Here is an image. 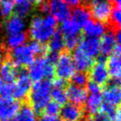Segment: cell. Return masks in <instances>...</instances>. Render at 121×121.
Listing matches in <instances>:
<instances>
[{
  "label": "cell",
  "mask_w": 121,
  "mask_h": 121,
  "mask_svg": "<svg viewBox=\"0 0 121 121\" xmlns=\"http://www.w3.org/2000/svg\"><path fill=\"white\" fill-rule=\"evenodd\" d=\"M57 27V20L52 15L35 16L29 25V35L35 42L44 43L52 37Z\"/></svg>",
  "instance_id": "1"
},
{
  "label": "cell",
  "mask_w": 121,
  "mask_h": 121,
  "mask_svg": "<svg viewBox=\"0 0 121 121\" xmlns=\"http://www.w3.org/2000/svg\"><path fill=\"white\" fill-rule=\"evenodd\" d=\"M52 86V82H51L49 80L37 81L32 86L29 92V100L31 106L35 112L41 113L43 111L47 104L51 101Z\"/></svg>",
  "instance_id": "2"
},
{
  "label": "cell",
  "mask_w": 121,
  "mask_h": 121,
  "mask_svg": "<svg viewBox=\"0 0 121 121\" xmlns=\"http://www.w3.org/2000/svg\"><path fill=\"white\" fill-rule=\"evenodd\" d=\"M28 76L32 81L52 79L55 76V64L47 57H39L29 66Z\"/></svg>",
  "instance_id": "3"
},
{
  "label": "cell",
  "mask_w": 121,
  "mask_h": 121,
  "mask_svg": "<svg viewBox=\"0 0 121 121\" xmlns=\"http://www.w3.org/2000/svg\"><path fill=\"white\" fill-rule=\"evenodd\" d=\"M35 56V52L31 42L14 48L9 54V57L12 60L10 62L16 67L29 66L34 61Z\"/></svg>",
  "instance_id": "4"
},
{
  "label": "cell",
  "mask_w": 121,
  "mask_h": 121,
  "mask_svg": "<svg viewBox=\"0 0 121 121\" xmlns=\"http://www.w3.org/2000/svg\"><path fill=\"white\" fill-rule=\"evenodd\" d=\"M55 64V74L59 79L66 81L71 79L76 73V69L73 62V59L67 52H63L58 55Z\"/></svg>",
  "instance_id": "5"
},
{
  "label": "cell",
  "mask_w": 121,
  "mask_h": 121,
  "mask_svg": "<svg viewBox=\"0 0 121 121\" xmlns=\"http://www.w3.org/2000/svg\"><path fill=\"white\" fill-rule=\"evenodd\" d=\"M113 10V5L108 0H91L90 3V13L95 21L105 22L109 20Z\"/></svg>",
  "instance_id": "6"
},
{
  "label": "cell",
  "mask_w": 121,
  "mask_h": 121,
  "mask_svg": "<svg viewBox=\"0 0 121 121\" xmlns=\"http://www.w3.org/2000/svg\"><path fill=\"white\" fill-rule=\"evenodd\" d=\"M32 88V80L23 69L18 70L17 81L14 83L13 97L16 99H23L29 94Z\"/></svg>",
  "instance_id": "7"
},
{
  "label": "cell",
  "mask_w": 121,
  "mask_h": 121,
  "mask_svg": "<svg viewBox=\"0 0 121 121\" xmlns=\"http://www.w3.org/2000/svg\"><path fill=\"white\" fill-rule=\"evenodd\" d=\"M90 76L91 81L97 84L98 86H102L106 85L109 81V76L106 67L105 57L100 56L97 62L95 65H92L90 71Z\"/></svg>",
  "instance_id": "8"
},
{
  "label": "cell",
  "mask_w": 121,
  "mask_h": 121,
  "mask_svg": "<svg viewBox=\"0 0 121 121\" xmlns=\"http://www.w3.org/2000/svg\"><path fill=\"white\" fill-rule=\"evenodd\" d=\"M20 107V103L17 99L0 96V119L3 121L12 119L17 115Z\"/></svg>",
  "instance_id": "9"
},
{
  "label": "cell",
  "mask_w": 121,
  "mask_h": 121,
  "mask_svg": "<svg viewBox=\"0 0 121 121\" xmlns=\"http://www.w3.org/2000/svg\"><path fill=\"white\" fill-rule=\"evenodd\" d=\"M47 5V13H50L56 20L63 22L71 16L69 6L63 0H49Z\"/></svg>",
  "instance_id": "10"
},
{
  "label": "cell",
  "mask_w": 121,
  "mask_h": 121,
  "mask_svg": "<svg viewBox=\"0 0 121 121\" xmlns=\"http://www.w3.org/2000/svg\"><path fill=\"white\" fill-rule=\"evenodd\" d=\"M102 98L103 100H104V103L106 104L115 106V107L119 106L121 98L119 82L112 81L109 86L106 87V89L104 91L102 94Z\"/></svg>",
  "instance_id": "11"
},
{
  "label": "cell",
  "mask_w": 121,
  "mask_h": 121,
  "mask_svg": "<svg viewBox=\"0 0 121 121\" xmlns=\"http://www.w3.org/2000/svg\"><path fill=\"white\" fill-rule=\"evenodd\" d=\"M59 114L62 121H81L84 115L82 109L71 103L65 104Z\"/></svg>",
  "instance_id": "12"
},
{
  "label": "cell",
  "mask_w": 121,
  "mask_h": 121,
  "mask_svg": "<svg viewBox=\"0 0 121 121\" xmlns=\"http://www.w3.org/2000/svg\"><path fill=\"white\" fill-rule=\"evenodd\" d=\"M77 47L90 58L94 59L99 55V40L95 37H86L80 41Z\"/></svg>",
  "instance_id": "13"
},
{
  "label": "cell",
  "mask_w": 121,
  "mask_h": 121,
  "mask_svg": "<svg viewBox=\"0 0 121 121\" xmlns=\"http://www.w3.org/2000/svg\"><path fill=\"white\" fill-rule=\"evenodd\" d=\"M66 93L67 99L71 101V104L79 106L84 104L87 98V91L85 88L75 85H71L68 86Z\"/></svg>",
  "instance_id": "14"
},
{
  "label": "cell",
  "mask_w": 121,
  "mask_h": 121,
  "mask_svg": "<svg viewBox=\"0 0 121 121\" xmlns=\"http://www.w3.org/2000/svg\"><path fill=\"white\" fill-rule=\"evenodd\" d=\"M106 67L109 72V76L112 78V81L119 82L121 76L120 55L112 53V55H110V56L107 59Z\"/></svg>",
  "instance_id": "15"
},
{
  "label": "cell",
  "mask_w": 121,
  "mask_h": 121,
  "mask_svg": "<svg viewBox=\"0 0 121 121\" xmlns=\"http://www.w3.org/2000/svg\"><path fill=\"white\" fill-rule=\"evenodd\" d=\"M72 59L76 69H77L79 71L86 72V71L91 69L93 65V59L87 56L78 47L75 50Z\"/></svg>",
  "instance_id": "16"
},
{
  "label": "cell",
  "mask_w": 121,
  "mask_h": 121,
  "mask_svg": "<svg viewBox=\"0 0 121 121\" xmlns=\"http://www.w3.org/2000/svg\"><path fill=\"white\" fill-rule=\"evenodd\" d=\"M83 30L87 37L98 38L103 36L106 32V27L103 22L98 21L89 20L83 26Z\"/></svg>",
  "instance_id": "17"
},
{
  "label": "cell",
  "mask_w": 121,
  "mask_h": 121,
  "mask_svg": "<svg viewBox=\"0 0 121 121\" xmlns=\"http://www.w3.org/2000/svg\"><path fill=\"white\" fill-rule=\"evenodd\" d=\"M103 36V38L101 39V41H99V52L101 56L105 57L106 56L112 53L118 43L114 32H109Z\"/></svg>",
  "instance_id": "18"
},
{
  "label": "cell",
  "mask_w": 121,
  "mask_h": 121,
  "mask_svg": "<svg viewBox=\"0 0 121 121\" xmlns=\"http://www.w3.org/2000/svg\"><path fill=\"white\" fill-rule=\"evenodd\" d=\"M26 28L25 21L22 17L14 15L9 17L5 23V31L9 35L24 32Z\"/></svg>",
  "instance_id": "19"
},
{
  "label": "cell",
  "mask_w": 121,
  "mask_h": 121,
  "mask_svg": "<svg viewBox=\"0 0 121 121\" xmlns=\"http://www.w3.org/2000/svg\"><path fill=\"white\" fill-rule=\"evenodd\" d=\"M18 70L10 61H6L0 66V77L5 83H14Z\"/></svg>",
  "instance_id": "20"
},
{
  "label": "cell",
  "mask_w": 121,
  "mask_h": 121,
  "mask_svg": "<svg viewBox=\"0 0 121 121\" xmlns=\"http://www.w3.org/2000/svg\"><path fill=\"white\" fill-rule=\"evenodd\" d=\"M85 103H86V111L88 114L93 115L99 112L100 109L101 104H103L102 95L100 93L90 94V95L86 98Z\"/></svg>",
  "instance_id": "21"
},
{
  "label": "cell",
  "mask_w": 121,
  "mask_h": 121,
  "mask_svg": "<svg viewBox=\"0 0 121 121\" xmlns=\"http://www.w3.org/2000/svg\"><path fill=\"white\" fill-rule=\"evenodd\" d=\"M81 29V27L76 22L72 19H66L62 22L60 27V32L62 33L64 37H74V36H80Z\"/></svg>",
  "instance_id": "22"
},
{
  "label": "cell",
  "mask_w": 121,
  "mask_h": 121,
  "mask_svg": "<svg viewBox=\"0 0 121 121\" xmlns=\"http://www.w3.org/2000/svg\"><path fill=\"white\" fill-rule=\"evenodd\" d=\"M15 121H37L36 112L28 104H24L19 109Z\"/></svg>",
  "instance_id": "23"
},
{
  "label": "cell",
  "mask_w": 121,
  "mask_h": 121,
  "mask_svg": "<svg viewBox=\"0 0 121 121\" xmlns=\"http://www.w3.org/2000/svg\"><path fill=\"white\" fill-rule=\"evenodd\" d=\"M65 47L64 36L60 32H55L49 40L48 49L52 53H58Z\"/></svg>",
  "instance_id": "24"
},
{
  "label": "cell",
  "mask_w": 121,
  "mask_h": 121,
  "mask_svg": "<svg viewBox=\"0 0 121 121\" xmlns=\"http://www.w3.org/2000/svg\"><path fill=\"white\" fill-rule=\"evenodd\" d=\"M72 20L76 22L81 27L86 22L91 20V13L86 7H76L72 12Z\"/></svg>",
  "instance_id": "25"
},
{
  "label": "cell",
  "mask_w": 121,
  "mask_h": 121,
  "mask_svg": "<svg viewBox=\"0 0 121 121\" xmlns=\"http://www.w3.org/2000/svg\"><path fill=\"white\" fill-rule=\"evenodd\" d=\"M27 40V35L26 32H19V33L12 34V35H9L6 41V45L8 47L11 49L17 48V47H20V46L24 45Z\"/></svg>",
  "instance_id": "26"
},
{
  "label": "cell",
  "mask_w": 121,
  "mask_h": 121,
  "mask_svg": "<svg viewBox=\"0 0 121 121\" xmlns=\"http://www.w3.org/2000/svg\"><path fill=\"white\" fill-rule=\"evenodd\" d=\"M16 15L23 18L32 10V4L29 0H14Z\"/></svg>",
  "instance_id": "27"
},
{
  "label": "cell",
  "mask_w": 121,
  "mask_h": 121,
  "mask_svg": "<svg viewBox=\"0 0 121 121\" xmlns=\"http://www.w3.org/2000/svg\"><path fill=\"white\" fill-rule=\"evenodd\" d=\"M51 99H53L54 102L58 104L59 105H64L65 104H66L67 96L64 88L54 87L51 92Z\"/></svg>",
  "instance_id": "28"
},
{
  "label": "cell",
  "mask_w": 121,
  "mask_h": 121,
  "mask_svg": "<svg viewBox=\"0 0 121 121\" xmlns=\"http://www.w3.org/2000/svg\"><path fill=\"white\" fill-rule=\"evenodd\" d=\"M14 9V0H0V15L9 17Z\"/></svg>",
  "instance_id": "29"
},
{
  "label": "cell",
  "mask_w": 121,
  "mask_h": 121,
  "mask_svg": "<svg viewBox=\"0 0 121 121\" xmlns=\"http://www.w3.org/2000/svg\"><path fill=\"white\" fill-rule=\"evenodd\" d=\"M71 79L73 85L81 86V87H83L84 86L87 85L88 82H89L88 75L86 72H83V71H79V72L75 73Z\"/></svg>",
  "instance_id": "30"
},
{
  "label": "cell",
  "mask_w": 121,
  "mask_h": 121,
  "mask_svg": "<svg viewBox=\"0 0 121 121\" xmlns=\"http://www.w3.org/2000/svg\"><path fill=\"white\" fill-rule=\"evenodd\" d=\"M120 7L115 6L114 8H113L112 13H111L110 17H109V21L112 24L113 28H115L116 30H119V27H120Z\"/></svg>",
  "instance_id": "31"
},
{
  "label": "cell",
  "mask_w": 121,
  "mask_h": 121,
  "mask_svg": "<svg viewBox=\"0 0 121 121\" xmlns=\"http://www.w3.org/2000/svg\"><path fill=\"white\" fill-rule=\"evenodd\" d=\"M47 115L50 116H57V114L60 113V105L56 104L54 101H50L48 104H47L46 108L44 109Z\"/></svg>",
  "instance_id": "32"
},
{
  "label": "cell",
  "mask_w": 121,
  "mask_h": 121,
  "mask_svg": "<svg viewBox=\"0 0 121 121\" xmlns=\"http://www.w3.org/2000/svg\"><path fill=\"white\" fill-rule=\"evenodd\" d=\"M14 83H4L0 86V96L1 97H12L13 92Z\"/></svg>",
  "instance_id": "33"
},
{
  "label": "cell",
  "mask_w": 121,
  "mask_h": 121,
  "mask_svg": "<svg viewBox=\"0 0 121 121\" xmlns=\"http://www.w3.org/2000/svg\"><path fill=\"white\" fill-rule=\"evenodd\" d=\"M65 41V47L68 50H72V49L76 48L79 44L80 41H81V37L80 36H74V37H64Z\"/></svg>",
  "instance_id": "34"
},
{
  "label": "cell",
  "mask_w": 121,
  "mask_h": 121,
  "mask_svg": "<svg viewBox=\"0 0 121 121\" xmlns=\"http://www.w3.org/2000/svg\"><path fill=\"white\" fill-rule=\"evenodd\" d=\"M87 91L90 94H97V93H100L101 91V87L99 86H98L97 84L92 82H88L87 84Z\"/></svg>",
  "instance_id": "35"
},
{
  "label": "cell",
  "mask_w": 121,
  "mask_h": 121,
  "mask_svg": "<svg viewBox=\"0 0 121 121\" xmlns=\"http://www.w3.org/2000/svg\"><path fill=\"white\" fill-rule=\"evenodd\" d=\"M91 119H92V121H109V118L107 117V115L100 111L93 114V117L91 118Z\"/></svg>",
  "instance_id": "36"
},
{
  "label": "cell",
  "mask_w": 121,
  "mask_h": 121,
  "mask_svg": "<svg viewBox=\"0 0 121 121\" xmlns=\"http://www.w3.org/2000/svg\"><path fill=\"white\" fill-rule=\"evenodd\" d=\"M68 6L71 7H78L84 0H63Z\"/></svg>",
  "instance_id": "37"
},
{
  "label": "cell",
  "mask_w": 121,
  "mask_h": 121,
  "mask_svg": "<svg viewBox=\"0 0 121 121\" xmlns=\"http://www.w3.org/2000/svg\"><path fill=\"white\" fill-rule=\"evenodd\" d=\"M66 81L61 79H56L53 83H52V86H54V87L56 88H64L66 86Z\"/></svg>",
  "instance_id": "38"
},
{
  "label": "cell",
  "mask_w": 121,
  "mask_h": 121,
  "mask_svg": "<svg viewBox=\"0 0 121 121\" xmlns=\"http://www.w3.org/2000/svg\"><path fill=\"white\" fill-rule=\"evenodd\" d=\"M39 121H60V119L56 117V116H50V115H43L40 119Z\"/></svg>",
  "instance_id": "39"
},
{
  "label": "cell",
  "mask_w": 121,
  "mask_h": 121,
  "mask_svg": "<svg viewBox=\"0 0 121 121\" xmlns=\"http://www.w3.org/2000/svg\"><path fill=\"white\" fill-rule=\"evenodd\" d=\"M31 2V4H37V5H41L44 3L45 0H29Z\"/></svg>",
  "instance_id": "40"
},
{
  "label": "cell",
  "mask_w": 121,
  "mask_h": 121,
  "mask_svg": "<svg viewBox=\"0 0 121 121\" xmlns=\"http://www.w3.org/2000/svg\"><path fill=\"white\" fill-rule=\"evenodd\" d=\"M114 2L115 3V4H116V6H117V7H120L121 0H114Z\"/></svg>",
  "instance_id": "41"
},
{
  "label": "cell",
  "mask_w": 121,
  "mask_h": 121,
  "mask_svg": "<svg viewBox=\"0 0 121 121\" xmlns=\"http://www.w3.org/2000/svg\"><path fill=\"white\" fill-rule=\"evenodd\" d=\"M3 60H4V54H3L2 52H0V64L3 61Z\"/></svg>",
  "instance_id": "42"
},
{
  "label": "cell",
  "mask_w": 121,
  "mask_h": 121,
  "mask_svg": "<svg viewBox=\"0 0 121 121\" xmlns=\"http://www.w3.org/2000/svg\"><path fill=\"white\" fill-rule=\"evenodd\" d=\"M81 121H92V119H88V118H86V119H81Z\"/></svg>",
  "instance_id": "43"
},
{
  "label": "cell",
  "mask_w": 121,
  "mask_h": 121,
  "mask_svg": "<svg viewBox=\"0 0 121 121\" xmlns=\"http://www.w3.org/2000/svg\"><path fill=\"white\" fill-rule=\"evenodd\" d=\"M2 84H3V81H2V79H1V77H0V86H2Z\"/></svg>",
  "instance_id": "44"
},
{
  "label": "cell",
  "mask_w": 121,
  "mask_h": 121,
  "mask_svg": "<svg viewBox=\"0 0 121 121\" xmlns=\"http://www.w3.org/2000/svg\"><path fill=\"white\" fill-rule=\"evenodd\" d=\"M5 121H13V120H12V119H10V120H5Z\"/></svg>",
  "instance_id": "45"
}]
</instances>
